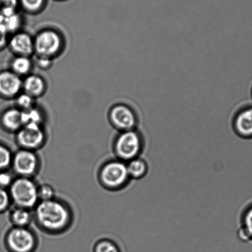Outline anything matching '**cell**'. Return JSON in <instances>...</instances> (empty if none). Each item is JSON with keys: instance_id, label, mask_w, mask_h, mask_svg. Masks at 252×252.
Wrapping results in <instances>:
<instances>
[{"instance_id": "44dd1931", "label": "cell", "mask_w": 252, "mask_h": 252, "mask_svg": "<svg viewBox=\"0 0 252 252\" xmlns=\"http://www.w3.org/2000/svg\"><path fill=\"white\" fill-rule=\"evenodd\" d=\"M46 0H19V5L29 13H37L45 6Z\"/></svg>"}, {"instance_id": "3957f363", "label": "cell", "mask_w": 252, "mask_h": 252, "mask_svg": "<svg viewBox=\"0 0 252 252\" xmlns=\"http://www.w3.org/2000/svg\"><path fill=\"white\" fill-rule=\"evenodd\" d=\"M38 186L32 178L18 177L9 187L12 202L16 206L32 209L39 202Z\"/></svg>"}, {"instance_id": "5bb4252c", "label": "cell", "mask_w": 252, "mask_h": 252, "mask_svg": "<svg viewBox=\"0 0 252 252\" xmlns=\"http://www.w3.org/2000/svg\"><path fill=\"white\" fill-rule=\"evenodd\" d=\"M24 93L34 98L44 94L46 90V83L42 77L37 75H29L23 81Z\"/></svg>"}, {"instance_id": "ba28073f", "label": "cell", "mask_w": 252, "mask_h": 252, "mask_svg": "<svg viewBox=\"0 0 252 252\" xmlns=\"http://www.w3.org/2000/svg\"><path fill=\"white\" fill-rule=\"evenodd\" d=\"M45 139L41 125L26 124L17 132L16 140L21 149L35 151L43 145Z\"/></svg>"}, {"instance_id": "ffe728a7", "label": "cell", "mask_w": 252, "mask_h": 252, "mask_svg": "<svg viewBox=\"0 0 252 252\" xmlns=\"http://www.w3.org/2000/svg\"><path fill=\"white\" fill-rule=\"evenodd\" d=\"M24 126L28 124L41 125L43 117L42 114L35 107L27 111H23Z\"/></svg>"}, {"instance_id": "30bf717a", "label": "cell", "mask_w": 252, "mask_h": 252, "mask_svg": "<svg viewBox=\"0 0 252 252\" xmlns=\"http://www.w3.org/2000/svg\"><path fill=\"white\" fill-rule=\"evenodd\" d=\"M23 83L20 76L13 71H2L0 72V95L7 98L18 96L23 89Z\"/></svg>"}, {"instance_id": "7a4b0ae2", "label": "cell", "mask_w": 252, "mask_h": 252, "mask_svg": "<svg viewBox=\"0 0 252 252\" xmlns=\"http://www.w3.org/2000/svg\"><path fill=\"white\" fill-rule=\"evenodd\" d=\"M145 143V136L138 129L122 131L115 140V153L117 158L128 162L132 159L141 157Z\"/></svg>"}, {"instance_id": "4fadbf2b", "label": "cell", "mask_w": 252, "mask_h": 252, "mask_svg": "<svg viewBox=\"0 0 252 252\" xmlns=\"http://www.w3.org/2000/svg\"><path fill=\"white\" fill-rule=\"evenodd\" d=\"M1 123L8 130L18 132L24 126L23 111L19 108L6 110L2 114Z\"/></svg>"}, {"instance_id": "8fae6325", "label": "cell", "mask_w": 252, "mask_h": 252, "mask_svg": "<svg viewBox=\"0 0 252 252\" xmlns=\"http://www.w3.org/2000/svg\"><path fill=\"white\" fill-rule=\"evenodd\" d=\"M9 45L18 56L29 57L34 53V40L28 33H14L9 41Z\"/></svg>"}, {"instance_id": "5b68a950", "label": "cell", "mask_w": 252, "mask_h": 252, "mask_svg": "<svg viewBox=\"0 0 252 252\" xmlns=\"http://www.w3.org/2000/svg\"><path fill=\"white\" fill-rule=\"evenodd\" d=\"M38 246L37 238L28 227L14 226L6 237V247L8 252H35Z\"/></svg>"}, {"instance_id": "2e32d148", "label": "cell", "mask_w": 252, "mask_h": 252, "mask_svg": "<svg viewBox=\"0 0 252 252\" xmlns=\"http://www.w3.org/2000/svg\"><path fill=\"white\" fill-rule=\"evenodd\" d=\"M30 209L16 206L10 213V220L14 227H27L33 219Z\"/></svg>"}, {"instance_id": "e0dca14e", "label": "cell", "mask_w": 252, "mask_h": 252, "mask_svg": "<svg viewBox=\"0 0 252 252\" xmlns=\"http://www.w3.org/2000/svg\"><path fill=\"white\" fill-rule=\"evenodd\" d=\"M22 19L18 12L16 13L4 15L0 14V28L8 34L16 32L20 28Z\"/></svg>"}, {"instance_id": "9c48e42d", "label": "cell", "mask_w": 252, "mask_h": 252, "mask_svg": "<svg viewBox=\"0 0 252 252\" xmlns=\"http://www.w3.org/2000/svg\"><path fill=\"white\" fill-rule=\"evenodd\" d=\"M109 119L115 128L121 132L135 129L138 120L133 109L126 104L116 103L109 112Z\"/></svg>"}, {"instance_id": "484cf974", "label": "cell", "mask_w": 252, "mask_h": 252, "mask_svg": "<svg viewBox=\"0 0 252 252\" xmlns=\"http://www.w3.org/2000/svg\"><path fill=\"white\" fill-rule=\"evenodd\" d=\"M244 226L242 230L243 236H250L252 237V207L247 210L244 215Z\"/></svg>"}, {"instance_id": "83f0119b", "label": "cell", "mask_w": 252, "mask_h": 252, "mask_svg": "<svg viewBox=\"0 0 252 252\" xmlns=\"http://www.w3.org/2000/svg\"><path fill=\"white\" fill-rule=\"evenodd\" d=\"M14 180L11 173L4 170L0 171V188L6 189L7 188L10 187Z\"/></svg>"}, {"instance_id": "d6986e66", "label": "cell", "mask_w": 252, "mask_h": 252, "mask_svg": "<svg viewBox=\"0 0 252 252\" xmlns=\"http://www.w3.org/2000/svg\"><path fill=\"white\" fill-rule=\"evenodd\" d=\"M94 252H123L116 242L108 239H102L93 247Z\"/></svg>"}, {"instance_id": "7c38bea8", "label": "cell", "mask_w": 252, "mask_h": 252, "mask_svg": "<svg viewBox=\"0 0 252 252\" xmlns=\"http://www.w3.org/2000/svg\"><path fill=\"white\" fill-rule=\"evenodd\" d=\"M233 130L235 134L242 138L252 136V107H247L236 115Z\"/></svg>"}, {"instance_id": "6da1fadb", "label": "cell", "mask_w": 252, "mask_h": 252, "mask_svg": "<svg viewBox=\"0 0 252 252\" xmlns=\"http://www.w3.org/2000/svg\"><path fill=\"white\" fill-rule=\"evenodd\" d=\"M34 217L39 226L46 231L60 232L64 231L72 221L69 208L60 200L39 201L36 205Z\"/></svg>"}, {"instance_id": "52a82bcc", "label": "cell", "mask_w": 252, "mask_h": 252, "mask_svg": "<svg viewBox=\"0 0 252 252\" xmlns=\"http://www.w3.org/2000/svg\"><path fill=\"white\" fill-rule=\"evenodd\" d=\"M11 166L19 177L32 178L38 172L40 160L35 151L20 149L14 154Z\"/></svg>"}, {"instance_id": "7402d4cb", "label": "cell", "mask_w": 252, "mask_h": 252, "mask_svg": "<svg viewBox=\"0 0 252 252\" xmlns=\"http://www.w3.org/2000/svg\"><path fill=\"white\" fill-rule=\"evenodd\" d=\"M13 156L8 147L0 144V171L5 170L11 166Z\"/></svg>"}, {"instance_id": "f546056e", "label": "cell", "mask_w": 252, "mask_h": 252, "mask_svg": "<svg viewBox=\"0 0 252 252\" xmlns=\"http://www.w3.org/2000/svg\"><path fill=\"white\" fill-rule=\"evenodd\" d=\"M8 34L3 29L0 28V50L3 49L8 43Z\"/></svg>"}, {"instance_id": "8992f818", "label": "cell", "mask_w": 252, "mask_h": 252, "mask_svg": "<svg viewBox=\"0 0 252 252\" xmlns=\"http://www.w3.org/2000/svg\"><path fill=\"white\" fill-rule=\"evenodd\" d=\"M33 40L34 53L38 58L52 59L60 53L63 45L60 34L51 29L40 32Z\"/></svg>"}, {"instance_id": "277c9868", "label": "cell", "mask_w": 252, "mask_h": 252, "mask_svg": "<svg viewBox=\"0 0 252 252\" xmlns=\"http://www.w3.org/2000/svg\"><path fill=\"white\" fill-rule=\"evenodd\" d=\"M99 179L107 189L112 190L123 189L131 180L126 162L117 158L105 163L100 171Z\"/></svg>"}, {"instance_id": "d4e9b609", "label": "cell", "mask_w": 252, "mask_h": 252, "mask_svg": "<svg viewBox=\"0 0 252 252\" xmlns=\"http://www.w3.org/2000/svg\"><path fill=\"white\" fill-rule=\"evenodd\" d=\"M38 192L39 201H45L55 198V189L48 184L39 186Z\"/></svg>"}, {"instance_id": "f1b7e54d", "label": "cell", "mask_w": 252, "mask_h": 252, "mask_svg": "<svg viewBox=\"0 0 252 252\" xmlns=\"http://www.w3.org/2000/svg\"><path fill=\"white\" fill-rule=\"evenodd\" d=\"M52 63L51 59L45 58H38L37 61V64L43 69H46L50 67V65Z\"/></svg>"}, {"instance_id": "603a6c76", "label": "cell", "mask_w": 252, "mask_h": 252, "mask_svg": "<svg viewBox=\"0 0 252 252\" xmlns=\"http://www.w3.org/2000/svg\"><path fill=\"white\" fill-rule=\"evenodd\" d=\"M19 0H0V14L7 15L17 13Z\"/></svg>"}, {"instance_id": "9a60e30c", "label": "cell", "mask_w": 252, "mask_h": 252, "mask_svg": "<svg viewBox=\"0 0 252 252\" xmlns=\"http://www.w3.org/2000/svg\"><path fill=\"white\" fill-rule=\"evenodd\" d=\"M129 178L131 180L143 179L148 175L149 165L148 162L141 157L134 158L126 162Z\"/></svg>"}, {"instance_id": "ac0fdd59", "label": "cell", "mask_w": 252, "mask_h": 252, "mask_svg": "<svg viewBox=\"0 0 252 252\" xmlns=\"http://www.w3.org/2000/svg\"><path fill=\"white\" fill-rule=\"evenodd\" d=\"M32 67V63L28 56H18L11 63V71L19 76L28 75Z\"/></svg>"}, {"instance_id": "4316f807", "label": "cell", "mask_w": 252, "mask_h": 252, "mask_svg": "<svg viewBox=\"0 0 252 252\" xmlns=\"http://www.w3.org/2000/svg\"><path fill=\"white\" fill-rule=\"evenodd\" d=\"M12 202L8 190L0 188V212H4L9 207Z\"/></svg>"}, {"instance_id": "cb8c5ba5", "label": "cell", "mask_w": 252, "mask_h": 252, "mask_svg": "<svg viewBox=\"0 0 252 252\" xmlns=\"http://www.w3.org/2000/svg\"><path fill=\"white\" fill-rule=\"evenodd\" d=\"M35 98L30 95L23 93L19 94L17 98V104L18 105V108L22 111H27L34 107Z\"/></svg>"}]
</instances>
